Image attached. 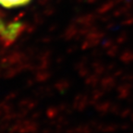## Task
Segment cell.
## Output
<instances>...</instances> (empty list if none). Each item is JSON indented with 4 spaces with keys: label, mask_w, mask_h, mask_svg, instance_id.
<instances>
[{
    "label": "cell",
    "mask_w": 133,
    "mask_h": 133,
    "mask_svg": "<svg viewBox=\"0 0 133 133\" xmlns=\"http://www.w3.org/2000/svg\"><path fill=\"white\" fill-rule=\"evenodd\" d=\"M30 0H0V5L5 8H14L27 4Z\"/></svg>",
    "instance_id": "6da1fadb"
}]
</instances>
